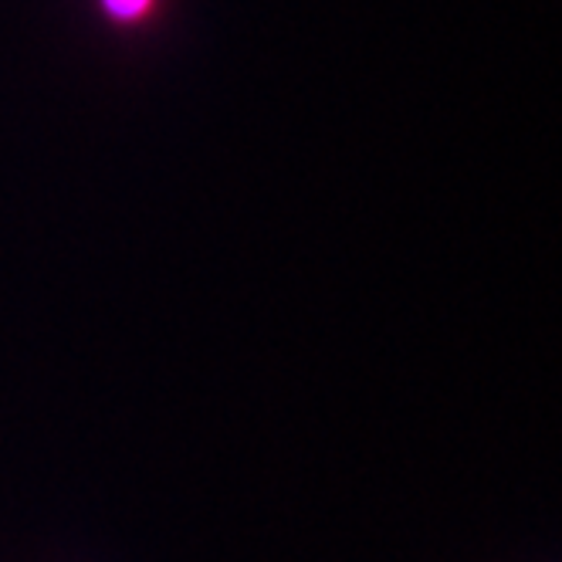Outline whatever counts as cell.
<instances>
[{"instance_id":"1","label":"cell","mask_w":562,"mask_h":562,"mask_svg":"<svg viewBox=\"0 0 562 562\" xmlns=\"http://www.w3.org/2000/svg\"><path fill=\"white\" fill-rule=\"evenodd\" d=\"M102 11L112 18V21H123V24H133V21H143L156 0H99Z\"/></svg>"}]
</instances>
